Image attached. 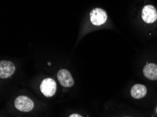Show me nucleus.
<instances>
[{"mask_svg": "<svg viewBox=\"0 0 157 117\" xmlns=\"http://www.w3.org/2000/svg\"><path fill=\"white\" fill-rule=\"evenodd\" d=\"M40 90L44 96L52 97L56 91V83L51 78H47L42 81L40 84Z\"/></svg>", "mask_w": 157, "mask_h": 117, "instance_id": "obj_1", "label": "nucleus"}, {"mask_svg": "<svg viewBox=\"0 0 157 117\" xmlns=\"http://www.w3.org/2000/svg\"><path fill=\"white\" fill-rule=\"evenodd\" d=\"M14 104H15L16 108L19 111L25 112L31 111L34 107V103L33 100L24 95H21L16 98Z\"/></svg>", "mask_w": 157, "mask_h": 117, "instance_id": "obj_2", "label": "nucleus"}, {"mask_svg": "<svg viewBox=\"0 0 157 117\" xmlns=\"http://www.w3.org/2000/svg\"><path fill=\"white\" fill-rule=\"evenodd\" d=\"M107 20V14L102 9L96 8L90 12V20L94 25H101Z\"/></svg>", "mask_w": 157, "mask_h": 117, "instance_id": "obj_3", "label": "nucleus"}, {"mask_svg": "<svg viewBox=\"0 0 157 117\" xmlns=\"http://www.w3.org/2000/svg\"><path fill=\"white\" fill-rule=\"evenodd\" d=\"M142 18L145 23H152L157 20V11L152 5L145 6L142 12Z\"/></svg>", "mask_w": 157, "mask_h": 117, "instance_id": "obj_4", "label": "nucleus"}, {"mask_svg": "<svg viewBox=\"0 0 157 117\" xmlns=\"http://www.w3.org/2000/svg\"><path fill=\"white\" fill-rule=\"evenodd\" d=\"M57 79L59 83H61V86L63 87H71L74 84V81L71 76L70 71L63 69L58 71L57 74Z\"/></svg>", "mask_w": 157, "mask_h": 117, "instance_id": "obj_5", "label": "nucleus"}, {"mask_svg": "<svg viewBox=\"0 0 157 117\" xmlns=\"http://www.w3.org/2000/svg\"><path fill=\"white\" fill-rule=\"evenodd\" d=\"M15 65L10 61L2 60L0 63V77L6 79L10 77L15 72Z\"/></svg>", "mask_w": 157, "mask_h": 117, "instance_id": "obj_6", "label": "nucleus"}, {"mask_svg": "<svg viewBox=\"0 0 157 117\" xmlns=\"http://www.w3.org/2000/svg\"><path fill=\"white\" fill-rule=\"evenodd\" d=\"M144 76L150 80H157V64L150 63L145 65L143 70Z\"/></svg>", "mask_w": 157, "mask_h": 117, "instance_id": "obj_7", "label": "nucleus"}, {"mask_svg": "<svg viewBox=\"0 0 157 117\" xmlns=\"http://www.w3.org/2000/svg\"><path fill=\"white\" fill-rule=\"evenodd\" d=\"M130 93H131L133 98H142L147 94V88L144 85L136 84L132 87L131 90H130Z\"/></svg>", "mask_w": 157, "mask_h": 117, "instance_id": "obj_8", "label": "nucleus"}, {"mask_svg": "<svg viewBox=\"0 0 157 117\" xmlns=\"http://www.w3.org/2000/svg\"><path fill=\"white\" fill-rule=\"evenodd\" d=\"M69 117H82L81 115H79L78 114H73L72 115H71Z\"/></svg>", "mask_w": 157, "mask_h": 117, "instance_id": "obj_9", "label": "nucleus"}, {"mask_svg": "<svg viewBox=\"0 0 157 117\" xmlns=\"http://www.w3.org/2000/svg\"><path fill=\"white\" fill-rule=\"evenodd\" d=\"M125 117H129V116H125Z\"/></svg>", "mask_w": 157, "mask_h": 117, "instance_id": "obj_10", "label": "nucleus"}, {"mask_svg": "<svg viewBox=\"0 0 157 117\" xmlns=\"http://www.w3.org/2000/svg\"><path fill=\"white\" fill-rule=\"evenodd\" d=\"M156 112H157V109H156Z\"/></svg>", "mask_w": 157, "mask_h": 117, "instance_id": "obj_11", "label": "nucleus"}]
</instances>
